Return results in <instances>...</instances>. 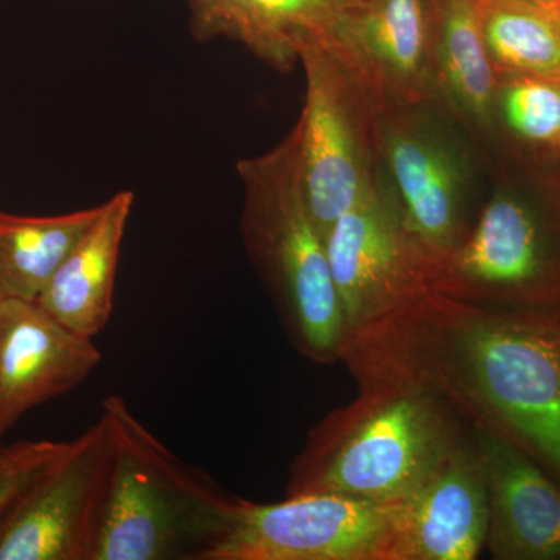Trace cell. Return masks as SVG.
<instances>
[{
  "instance_id": "cell-5",
  "label": "cell",
  "mask_w": 560,
  "mask_h": 560,
  "mask_svg": "<svg viewBox=\"0 0 560 560\" xmlns=\"http://www.w3.org/2000/svg\"><path fill=\"white\" fill-rule=\"evenodd\" d=\"M431 291L486 308H560V164L515 158Z\"/></svg>"
},
{
  "instance_id": "cell-23",
  "label": "cell",
  "mask_w": 560,
  "mask_h": 560,
  "mask_svg": "<svg viewBox=\"0 0 560 560\" xmlns=\"http://www.w3.org/2000/svg\"><path fill=\"white\" fill-rule=\"evenodd\" d=\"M0 301H2V300H0Z\"/></svg>"
},
{
  "instance_id": "cell-4",
  "label": "cell",
  "mask_w": 560,
  "mask_h": 560,
  "mask_svg": "<svg viewBox=\"0 0 560 560\" xmlns=\"http://www.w3.org/2000/svg\"><path fill=\"white\" fill-rule=\"evenodd\" d=\"M242 235L294 349L318 364L337 363L345 345L340 301L326 237L302 186L296 136L237 162Z\"/></svg>"
},
{
  "instance_id": "cell-25",
  "label": "cell",
  "mask_w": 560,
  "mask_h": 560,
  "mask_svg": "<svg viewBox=\"0 0 560 560\" xmlns=\"http://www.w3.org/2000/svg\"><path fill=\"white\" fill-rule=\"evenodd\" d=\"M559 2H560V0H559Z\"/></svg>"
},
{
  "instance_id": "cell-14",
  "label": "cell",
  "mask_w": 560,
  "mask_h": 560,
  "mask_svg": "<svg viewBox=\"0 0 560 560\" xmlns=\"http://www.w3.org/2000/svg\"><path fill=\"white\" fill-rule=\"evenodd\" d=\"M488 526V489L470 427L430 480L401 501V560L477 559Z\"/></svg>"
},
{
  "instance_id": "cell-15",
  "label": "cell",
  "mask_w": 560,
  "mask_h": 560,
  "mask_svg": "<svg viewBox=\"0 0 560 560\" xmlns=\"http://www.w3.org/2000/svg\"><path fill=\"white\" fill-rule=\"evenodd\" d=\"M357 0H189L190 27L198 40L241 43L280 72L300 62L312 36H337Z\"/></svg>"
},
{
  "instance_id": "cell-8",
  "label": "cell",
  "mask_w": 560,
  "mask_h": 560,
  "mask_svg": "<svg viewBox=\"0 0 560 560\" xmlns=\"http://www.w3.org/2000/svg\"><path fill=\"white\" fill-rule=\"evenodd\" d=\"M326 249L345 341L431 291L434 259L405 226L381 168L331 224Z\"/></svg>"
},
{
  "instance_id": "cell-11",
  "label": "cell",
  "mask_w": 560,
  "mask_h": 560,
  "mask_svg": "<svg viewBox=\"0 0 560 560\" xmlns=\"http://www.w3.org/2000/svg\"><path fill=\"white\" fill-rule=\"evenodd\" d=\"M434 0H357L335 39L368 80L382 108L438 102Z\"/></svg>"
},
{
  "instance_id": "cell-1",
  "label": "cell",
  "mask_w": 560,
  "mask_h": 560,
  "mask_svg": "<svg viewBox=\"0 0 560 560\" xmlns=\"http://www.w3.org/2000/svg\"><path fill=\"white\" fill-rule=\"evenodd\" d=\"M357 382L427 386L560 482V308H486L429 291L346 338Z\"/></svg>"
},
{
  "instance_id": "cell-21",
  "label": "cell",
  "mask_w": 560,
  "mask_h": 560,
  "mask_svg": "<svg viewBox=\"0 0 560 560\" xmlns=\"http://www.w3.org/2000/svg\"><path fill=\"white\" fill-rule=\"evenodd\" d=\"M68 442H18L0 445V518L22 492L65 452Z\"/></svg>"
},
{
  "instance_id": "cell-3",
  "label": "cell",
  "mask_w": 560,
  "mask_h": 560,
  "mask_svg": "<svg viewBox=\"0 0 560 560\" xmlns=\"http://www.w3.org/2000/svg\"><path fill=\"white\" fill-rule=\"evenodd\" d=\"M101 420L108 453L88 560H209L238 497L168 451L119 396Z\"/></svg>"
},
{
  "instance_id": "cell-2",
  "label": "cell",
  "mask_w": 560,
  "mask_h": 560,
  "mask_svg": "<svg viewBox=\"0 0 560 560\" xmlns=\"http://www.w3.org/2000/svg\"><path fill=\"white\" fill-rule=\"evenodd\" d=\"M357 385V399L308 433L291 466L287 497L334 493L401 503L469 436L470 423L436 390L390 378Z\"/></svg>"
},
{
  "instance_id": "cell-10",
  "label": "cell",
  "mask_w": 560,
  "mask_h": 560,
  "mask_svg": "<svg viewBox=\"0 0 560 560\" xmlns=\"http://www.w3.org/2000/svg\"><path fill=\"white\" fill-rule=\"evenodd\" d=\"M106 453L101 419L68 442L0 518V560H88Z\"/></svg>"
},
{
  "instance_id": "cell-20",
  "label": "cell",
  "mask_w": 560,
  "mask_h": 560,
  "mask_svg": "<svg viewBox=\"0 0 560 560\" xmlns=\"http://www.w3.org/2000/svg\"><path fill=\"white\" fill-rule=\"evenodd\" d=\"M492 132L506 138L518 160L560 164V77L499 79Z\"/></svg>"
},
{
  "instance_id": "cell-13",
  "label": "cell",
  "mask_w": 560,
  "mask_h": 560,
  "mask_svg": "<svg viewBox=\"0 0 560 560\" xmlns=\"http://www.w3.org/2000/svg\"><path fill=\"white\" fill-rule=\"evenodd\" d=\"M470 427L488 489L490 556L560 560V482L510 442Z\"/></svg>"
},
{
  "instance_id": "cell-19",
  "label": "cell",
  "mask_w": 560,
  "mask_h": 560,
  "mask_svg": "<svg viewBox=\"0 0 560 560\" xmlns=\"http://www.w3.org/2000/svg\"><path fill=\"white\" fill-rule=\"evenodd\" d=\"M482 32L499 79L560 77L559 0H482Z\"/></svg>"
},
{
  "instance_id": "cell-7",
  "label": "cell",
  "mask_w": 560,
  "mask_h": 560,
  "mask_svg": "<svg viewBox=\"0 0 560 560\" xmlns=\"http://www.w3.org/2000/svg\"><path fill=\"white\" fill-rule=\"evenodd\" d=\"M209 560H401V503L334 493L237 499Z\"/></svg>"
},
{
  "instance_id": "cell-16",
  "label": "cell",
  "mask_w": 560,
  "mask_h": 560,
  "mask_svg": "<svg viewBox=\"0 0 560 560\" xmlns=\"http://www.w3.org/2000/svg\"><path fill=\"white\" fill-rule=\"evenodd\" d=\"M132 205L135 194L130 190L103 202L90 231L70 250L36 301L62 326L83 337L101 334L113 313L121 242Z\"/></svg>"
},
{
  "instance_id": "cell-22",
  "label": "cell",
  "mask_w": 560,
  "mask_h": 560,
  "mask_svg": "<svg viewBox=\"0 0 560 560\" xmlns=\"http://www.w3.org/2000/svg\"><path fill=\"white\" fill-rule=\"evenodd\" d=\"M548 2H556V0H548Z\"/></svg>"
},
{
  "instance_id": "cell-17",
  "label": "cell",
  "mask_w": 560,
  "mask_h": 560,
  "mask_svg": "<svg viewBox=\"0 0 560 560\" xmlns=\"http://www.w3.org/2000/svg\"><path fill=\"white\" fill-rule=\"evenodd\" d=\"M438 102L478 130L492 132L499 77L482 32V0H434Z\"/></svg>"
},
{
  "instance_id": "cell-12",
  "label": "cell",
  "mask_w": 560,
  "mask_h": 560,
  "mask_svg": "<svg viewBox=\"0 0 560 560\" xmlns=\"http://www.w3.org/2000/svg\"><path fill=\"white\" fill-rule=\"evenodd\" d=\"M101 360L92 338L36 302L0 301V441L25 412L86 381Z\"/></svg>"
},
{
  "instance_id": "cell-9",
  "label": "cell",
  "mask_w": 560,
  "mask_h": 560,
  "mask_svg": "<svg viewBox=\"0 0 560 560\" xmlns=\"http://www.w3.org/2000/svg\"><path fill=\"white\" fill-rule=\"evenodd\" d=\"M427 106L382 108L381 171L412 237L434 260L469 234L467 151Z\"/></svg>"
},
{
  "instance_id": "cell-24",
  "label": "cell",
  "mask_w": 560,
  "mask_h": 560,
  "mask_svg": "<svg viewBox=\"0 0 560 560\" xmlns=\"http://www.w3.org/2000/svg\"><path fill=\"white\" fill-rule=\"evenodd\" d=\"M0 445H2V444H0Z\"/></svg>"
},
{
  "instance_id": "cell-18",
  "label": "cell",
  "mask_w": 560,
  "mask_h": 560,
  "mask_svg": "<svg viewBox=\"0 0 560 560\" xmlns=\"http://www.w3.org/2000/svg\"><path fill=\"white\" fill-rule=\"evenodd\" d=\"M98 213L101 205L50 217L0 210V300L38 301Z\"/></svg>"
},
{
  "instance_id": "cell-6",
  "label": "cell",
  "mask_w": 560,
  "mask_h": 560,
  "mask_svg": "<svg viewBox=\"0 0 560 560\" xmlns=\"http://www.w3.org/2000/svg\"><path fill=\"white\" fill-rule=\"evenodd\" d=\"M300 62L305 102L293 131L308 208L326 237L381 168L382 106L334 36L305 39Z\"/></svg>"
}]
</instances>
